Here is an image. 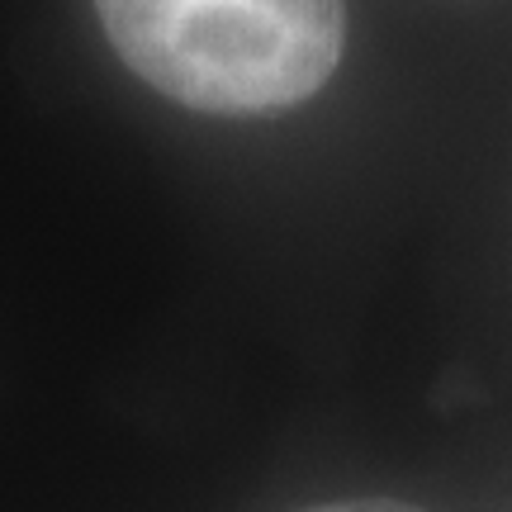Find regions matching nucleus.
Masks as SVG:
<instances>
[{
  "label": "nucleus",
  "mask_w": 512,
  "mask_h": 512,
  "mask_svg": "<svg viewBox=\"0 0 512 512\" xmlns=\"http://www.w3.org/2000/svg\"><path fill=\"white\" fill-rule=\"evenodd\" d=\"M110 48L152 91L200 114H275L342 62V0H95Z\"/></svg>",
  "instance_id": "1"
},
{
  "label": "nucleus",
  "mask_w": 512,
  "mask_h": 512,
  "mask_svg": "<svg viewBox=\"0 0 512 512\" xmlns=\"http://www.w3.org/2000/svg\"><path fill=\"white\" fill-rule=\"evenodd\" d=\"M304 512H422V508L399 503V498H342V503H318V508Z\"/></svg>",
  "instance_id": "2"
}]
</instances>
